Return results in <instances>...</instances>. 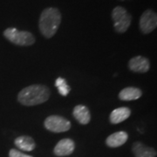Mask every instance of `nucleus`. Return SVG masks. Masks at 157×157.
I'll list each match as a JSON object with an SVG mask.
<instances>
[{"instance_id":"nucleus-1","label":"nucleus","mask_w":157,"mask_h":157,"mask_svg":"<svg viewBox=\"0 0 157 157\" xmlns=\"http://www.w3.org/2000/svg\"><path fill=\"white\" fill-rule=\"evenodd\" d=\"M51 90L45 85L33 84L23 88L17 94V101L26 107L40 105L48 101Z\"/></svg>"},{"instance_id":"nucleus-2","label":"nucleus","mask_w":157,"mask_h":157,"mask_svg":"<svg viewBox=\"0 0 157 157\" xmlns=\"http://www.w3.org/2000/svg\"><path fill=\"white\" fill-rule=\"evenodd\" d=\"M61 13L58 8L47 7L44 9L39 17V28L40 33L46 39L52 38L61 23Z\"/></svg>"},{"instance_id":"nucleus-3","label":"nucleus","mask_w":157,"mask_h":157,"mask_svg":"<svg viewBox=\"0 0 157 157\" xmlns=\"http://www.w3.org/2000/svg\"><path fill=\"white\" fill-rule=\"evenodd\" d=\"M3 35L8 41L19 46H30L33 45L36 41L35 37L32 33L27 31H19L14 27L6 29Z\"/></svg>"},{"instance_id":"nucleus-4","label":"nucleus","mask_w":157,"mask_h":157,"mask_svg":"<svg viewBox=\"0 0 157 157\" xmlns=\"http://www.w3.org/2000/svg\"><path fill=\"white\" fill-rule=\"evenodd\" d=\"M114 31L118 33H126L131 25L132 15L122 6H116L111 12Z\"/></svg>"},{"instance_id":"nucleus-5","label":"nucleus","mask_w":157,"mask_h":157,"mask_svg":"<svg viewBox=\"0 0 157 157\" xmlns=\"http://www.w3.org/2000/svg\"><path fill=\"white\" fill-rule=\"evenodd\" d=\"M44 126L47 130L52 133H64L71 128V121L60 115H50L44 121Z\"/></svg>"},{"instance_id":"nucleus-6","label":"nucleus","mask_w":157,"mask_h":157,"mask_svg":"<svg viewBox=\"0 0 157 157\" xmlns=\"http://www.w3.org/2000/svg\"><path fill=\"white\" fill-rule=\"evenodd\" d=\"M139 27L143 34H149L157 27V14L151 9L144 11L140 17Z\"/></svg>"},{"instance_id":"nucleus-7","label":"nucleus","mask_w":157,"mask_h":157,"mask_svg":"<svg viewBox=\"0 0 157 157\" xmlns=\"http://www.w3.org/2000/svg\"><path fill=\"white\" fill-rule=\"evenodd\" d=\"M128 68L134 73H147L150 69V61L147 58L140 55L133 57L128 61Z\"/></svg>"},{"instance_id":"nucleus-8","label":"nucleus","mask_w":157,"mask_h":157,"mask_svg":"<svg viewBox=\"0 0 157 157\" xmlns=\"http://www.w3.org/2000/svg\"><path fill=\"white\" fill-rule=\"evenodd\" d=\"M75 149V142L72 139L65 138L56 144L53 153L56 156H67L72 155Z\"/></svg>"},{"instance_id":"nucleus-9","label":"nucleus","mask_w":157,"mask_h":157,"mask_svg":"<svg viewBox=\"0 0 157 157\" xmlns=\"http://www.w3.org/2000/svg\"><path fill=\"white\" fill-rule=\"evenodd\" d=\"M73 115L74 119L81 125H86L91 121V113L88 107L84 105H77L73 108Z\"/></svg>"},{"instance_id":"nucleus-10","label":"nucleus","mask_w":157,"mask_h":157,"mask_svg":"<svg viewBox=\"0 0 157 157\" xmlns=\"http://www.w3.org/2000/svg\"><path fill=\"white\" fill-rule=\"evenodd\" d=\"M132 151L135 157H155L156 150L151 147L146 146L140 141H135L132 146Z\"/></svg>"},{"instance_id":"nucleus-11","label":"nucleus","mask_w":157,"mask_h":157,"mask_svg":"<svg viewBox=\"0 0 157 157\" xmlns=\"http://www.w3.org/2000/svg\"><path fill=\"white\" fill-rule=\"evenodd\" d=\"M128 139V135L125 131H119L110 135L106 140V144L109 147H119L124 145Z\"/></svg>"},{"instance_id":"nucleus-12","label":"nucleus","mask_w":157,"mask_h":157,"mask_svg":"<svg viewBox=\"0 0 157 157\" xmlns=\"http://www.w3.org/2000/svg\"><path fill=\"white\" fill-rule=\"evenodd\" d=\"M131 115V109L129 107H118L113 110L109 115V121L112 124H119L128 119Z\"/></svg>"},{"instance_id":"nucleus-13","label":"nucleus","mask_w":157,"mask_h":157,"mask_svg":"<svg viewBox=\"0 0 157 157\" xmlns=\"http://www.w3.org/2000/svg\"><path fill=\"white\" fill-rule=\"evenodd\" d=\"M142 95V91L138 87L128 86L122 89L119 93V99L123 101H135L140 99Z\"/></svg>"},{"instance_id":"nucleus-14","label":"nucleus","mask_w":157,"mask_h":157,"mask_svg":"<svg viewBox=\"0 0 157 157\" xmlns=\"http://www.w3.org/2000/svg\"><path fill=\"white\" fill-rule=\"evenodd\" d=\"M14 144L17 148L21 149L23 151H33L36 147L35 140L27 135H21L18 136L14 140Z\"/></svg>"},{"instance_id":"nucleus-15","label":"nucleus","mask_w":157,"mask_h":157,"mask_svg":"<svg viewBox=\"0 0 157 157\" xmlns=\"http://www.w3.org/2000/svg\"><path fill=\"white\" fill-rule=\"evenodd\" d=\"M55 86L58 88L59 93L62 96H67L69 92L71 91V87L67 85V80L61 77H59L55 80Z\"/></svg>"},{"instance_id":"nucleus-16","label":"nucleus","mask_w":157,"mask_h":157,"mask_svg":"<svg viewBox=\"0 0 157 157\" xmlns=\"http://www.w3.org/2000/svg\"><path fill=\"white\" fill-rule=\"evenodd\" d=\"M9 157H33L29 155H25L21 151L15 149V148H11L9 152Z\"/></svg>"},{"instance_id":"nucleus-17","label":"nucleus","mask_w":157,"mask_h":157,"mask_svg":"<svg viewBox=\"0 0 157 157\" xmlns=\"http://www.w3.org/2000/svg\"><path fill=\"white\" fill-rule=\"evenodd\" d=\"M120 1H124V0H120Z\"/></svg>"}]
</instances>
